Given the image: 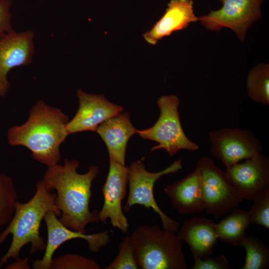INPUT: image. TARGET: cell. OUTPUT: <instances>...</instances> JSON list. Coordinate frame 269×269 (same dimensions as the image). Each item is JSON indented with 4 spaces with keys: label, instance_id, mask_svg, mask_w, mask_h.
<instances>
[{
    "label": "cell",
    "instance_id": "24",
    "mask_svg": "<svg viewBox=\"0 0 269 269\" xmlns=\"http://www.w3.org/2000/svg\"><path fill=\"white\" fill-rule=\"evenodd\" d=\"M249 211L251 224L269 229V188L260 193L253 200Z\"/></svg>",
    "mask_w": 269,
    "mask_h": 269
},
{
    "label": "cell",
    "instance_id": "17",
    "mask_svg": "<svg viewBox=\"0 0 269 269\" xmlns=\"http://www.w3.org/2000/svg\"><path fill=\"white\" fill-rule=\"evenodd\" d=\"M198 20L194 12L192 0H171L163 16L143 37L149 44L155 45L162 38Z\"/></svg>",
    "mask_w": 269,
    "mask_h": 269
},
{
    "label": "cell",
    "instance_id": "22",
    "mask_svg": "<svg viewBox=\"0 0 269 269\" xmlns=\"http://www.w3.org/2000/svg\"><path fill=\"white\" fill-rule=\"evenodd\" d=\"M18 195L11 177L0 172V228L11 220Z\"/></svg>",
    "mask_w": 269,
    "mask_h": 269
},
{
    "label": "cell",
    "instance_id": "19",
    "mask_svg": "<svg viewBox=\"0 0 269 269\" xmlns=\"http://www.w3.org/2000/svg\"><path fill=\"white\" fill-rule=\"evenodd\" d=\"M215 224L218 239L232 246L242 247L246 231L251 224L249 211L235 208Z\"/></svg>",
    "mask_w": 269,
    "mask_h": 269
},
{
    "label": "cell",
    "instance_id": "1",
    "mask_svg": "<svg viewBox=\"0 0 269 269\" xmlns=\"http://www.w3.org/2000/svg\"><path fill=\"white\" fill-rule=\"evenodd\" d=\"M79 166L77 159L65 158L63 165L48 167L42 180L48 191L57 192L55 205L61 213L60 221L72 230L86 233L88 224L100 221L99 211L89 209L92 182L100 168L90 165L87 172L80 174Z\"/></svg>",
    "mask_w": 269,
    "mask_h": 269
},
{
    "label": "cell",
    "instance_id": "2",
    "mask_svg": "<svg viewBox=\"0 0 269 269\" xmlns=\"http://www.w3.org/2000/svg\"><path fill=\"white\" fill-rule=\"evenodd\" d=\"M69 121L60 109L39 100L30 109L25 123L8 129V144L24 146L31 151L34 159L47 167L53 166L61 160L60 146L69 135Z\"/></svg>",
    "mask_w": 269,
    "mask_h": 269
},
{
    "label": "cell",
    "instance_id": "23",
    "mask_svg": "<svg viewBox=\"0 0 269 269\" xmlns=\"http://www.w3.org/2000/svg\"><path fill=\"white\" fill-rule=\"evenodd\" d=\"M94 259L76 254H66L52 259L49 269H100Z\"/></svg>",
    "mask_w": 269,
    "mask_h": 269
},
{
    "label": "cell",
    "instance_id": "7",
    "mask_svg": "<svg viewBox=\"0 0 269 269\" xmlns=\"http://www.w3.org/2000/svg\"><path fill=\"white\" fill-rule=\"evenodd\" d=\"M205 203V210L216 218L230 213L243 201L239 191L223 171L209 157L203 156L197 162Z\"/></svg>",
    "mask_w": 269,
    "mask_h": 269
},
{
    "label": "cell",
    "instance_id": "3",
    "mask_svg": "<svg viewBox=\"0 0 269 269\" xmlns=\"http://www.w3.org/2000/svg\"><path fill=\"white\" fill-rule=\"evenodd\" d=\"M36 187L34 195L28 201L16 202L11 220L0 233V245L12 235L11 244L0 259V268L10 259L19 257L21 249L27 244H31L30 256L44 251L46 243L39 233L41 222L49 211L54 212L58 217L61 214L55 205L56 194L46 189L42 179L36 183Z\"/></svg>",
    "mask_w": 269,
    "mask_h": 269
},
{
    "label": "cell",
    "instance_id": "14",
    "mask_svg": "<svg viewBox=\"0 0 269 269\" xmlns=\"http://www.w3.org/2000/svg\"><path fill=\"white\" fill-rule=\"evenodd\" d=\"M77 95L79 106L75 116L66 124L69 135L96 132L100 125L124 110L123 107L108 101L103 94H90L78 89Z\"/></svg>",
    "mask_w": 269,
    "mask_h": 269
},
{
    "label": "cell",
    "instance_id": "28",
    "mask_svg": "<svg viewBox=\"0 0 269 269\" xmlns=\"http://www.w3.org/2000/svg\"><path fill=\"white\" fill-rule=\"evenodd\" d=\"M13 263L9 264L5 268L6 269H30L28 258L20 259L19 257L14 260Z\"/></svg>",
    "mask_w": 269,
    "mask_h": 269
},
{
    "label": "cell",
    "instance_id": "4",
    "mask_svg": "<svg viewBox=\"0 0 269 269\" xmlns=\"http://www.w3.org/2000/svg\"><path fill=\"white\" fill-rule=\"evenodd\" d=\"M130 237L138 269H187L182 241L175 232L141 225Z\"/></svg>",
    "mask_w": 269,
    "mask_h": 269
},
{
    "label": "cell",
    "instance_id": "10",
    "mask_svg": "<svg viewBox=\"0 0 269 269\" xmlns=\"http://www.w3.org/2000/svg\"><path fill=\"white\" fill-rule=\"evenodd\" d=\"M109 157V171L102 188L104 204L98 216L101 222L110 219L113 227L123 233H126L129 224L123 211L122 204L127 195L128 166L122 165Z\"/></svg>",
    "mask_w": 269,
    "mask_h": 269
},
{
    "label": "cell",
    "instance_id": "18",
    "mask_svg": "<svg viewBox=\"0 0 269 269\" xmlns=\"http://www.w3.org/2000/svg\"><path fill=\"white\" fill-rule=\"evenodd\" d=\"M128 112L120 113L98 127L97 132L105 142L109 154L116 162L125 164L126 151L129 139L137 134Z\"/></svg>",
    "mask_w": 269,
    "mask_h": 269
},
{
    "label": "cell",
    "instance_id": "9",
    "mask_svg": "<svg viewBox=\"0 0 269 269\" xmlns=\"http://www.w3.org/2000/svg\"><path fill=\"white\" fill-rule=\"evenodd\" d=\"M264 0H219L222 7L198 17L201 24L211 31L223 27L233 30L240 40L245 38L248 29L261 16Z\"/></svg>",
    "mask_w": 269,
    "mask_h": 269
},
{
    "label": "cell",
    "instance_id": "16",
    "mask_svg": "<svg viewBox=\"0 0 269 269\" xmlns=\"http://www.w3.org/2000/svg\"><path fill=\"white\" fill-rule=\"evenodd\" d=\"M163 190L179 214L199 213L205 209L200 174L196 168L183 178L166 186Z\"/></svg>",
    "mask_w": 269,
    "mask_h": 269
},
{
    "label": "cell",
    "instance_id": "6",
    "mask_svg": "<svg viewBox=\"0 0 269 269\" xmlns=\"http://www.w3.org/2000/svg\"><path fill=\"white\" fill-rule=\"evenodd\" d=\"M182 169V160L178 159L169 166L156 172L147 171L140 160L133 162L128 167L129 191L127 200L124 206L128 212L135 205L152 209L161 219L163 228L176 233L180 223L166 215L159 208L155 201L153 188L156 182L162 176L175 173Z\"/></svg>",
    "mask_w": 269,
    "mask_h": 269
},
{
    "label": "cell",
    "instance_id": "20",
    "mask_svg": "<svg viewBox=\"0 0 269 269\" xmlns=\"http://www.w3.org/2000/svg\"><path fill=\"white\" fill-rule=\"evenodd\" d=\"M249 97L262 105L269 104V66L261 63L249 72L246 82Z\"/></svg>",
    "mask_w": 269,
    "mask_h": 269
},
{
    "label": "cell",
    "instance_id": "26",
    "mask_svg": "<svg viewBox=\"0 0 269 269\" xmlns=\"http://www.w3.org/2000/svg\"><path fill=\"white\" fill-rule=\"evenodd\" d=\"M191 269H229V263L224 255L194 260Z\"/></svg>",
    "mask_w": 269,
    "mask_h": 269
},
{
    "label": "cell",
    "instance_id": "5",
    "mask_svg": "<svg viewBox=\"0 0 269 269\" xmlns=\"http://www.w3.org/2000/svg\"><path fill=\"white\" fill-rule=\"evenodd\" d=\"M180 99L175 95H163L157 100L160 111L155 123L150 128L138 130L139 136L158 143L151 151L165 149L172 156L181 150L196 151L199 146L190 140L185 134L180 122L178 107Z\"/></svg>",
    "mask_w": 269,
    "mask_h": 269
},
{
    "label": "cell",
    "instance_id": "21",
    "mask_svg": "<svg viewBox=\"0 0 269 269\" xmlns=\"http://www.w3.org/2000/svg\"><path fill=\"white\" fill-rule=\"evenodd\" d=\"M242 247L246 250L245 262L242 269H267L269 266V250L258 238L246 236Z\"/></svg>",
    "mask_w": 269,
    "mask_h": 269
},
{
    "label": "cell",
    "instance_id": "25",
    "mask_svg": "<svg viewBox=\"0 0 269 269\" xmlns=\"http://www.w3.org/2000/svg\"><path fill=\"white\" fill-rule=\"evenodd\" d=\"M104 269H137L133 247L130 236H126L120 243L119 253L113 261Z\"/></svg>",
    "mask_w": 269,
    "mask_h": 269
},
{
    "label": "cell",
    "instance_id": "12",
    "mask_svg": "<svg viewBox=\"0 0 269 269\" xmlns=\"http://www.w3.org/2000/svg\"><path fill=\"white\" fill-rule=\"evenodd\" d=\"M225 172L244 200L253 201L269 188V158L262 153L226 168Z\"/></svg>",
    "mask_w": 269,
    "mask_h": 269
},
{
    "label": "cell",
    "instance_id": "8",
    "mask_svg": "<svg viewBox=\"0 0 269 269\" xmlns=\"http://www.w3.org/2000/svg\"><path fill=\"white\" fill-rule=\"evenodd\" d=\"M212 155L227 168L262 153L263 146L250 130L225 128L208 133Z\"/></svg>",
    "mask_w": 269,
    "mask_h": 269
},
{
    "label": "cell",
    "instance_id": "11",
    "mask_svg": "<svg viewBox=\"0 0 269 269\" xmlns=\"http://www.w3.org/2000/svg\"><path fill=\"white\" fill-rule=\"evenodd\" d=\"M43 220L47 230V241L44 254L41 259L34 261L32 267L34 269H49L53 256L56 250L65 242L76 239L87 241L89 250L98 253L110 242L109 231L87 234L72 230L64 226L57 215L52 211H48Z\"/></svg>",
    "mask_w": 269,
    "mask_h": 269
},
{
    "label": "cell",
    "instance_id": "13",
    "mask_svg": "<svg viewBox=\"0 0 269 269\" xmlns=\"http://www.w3.org/2000/svg\"><path fill=\"white\" fill-rule=\"evenodd\" d=\"M33 38L30 30L19 33L13 30L0 38V96H5L10 87L7 75L10 69L32 62L35 52Z\"/></svg>",
    "mask_w": 269,
    "mask_h": 269
},
{
    "label": "cell",
    "instance_id": "27",
    "mask_svg": "<svg viewBox=\"0 0 269 269\" xmlns=\"http://www.w3.org/2000/svg\"><path fill=\"white\" fill-rule=\"evenodd\" d=\"M12 0H0V38L13 30L11 25Z\"/></svg>",
    "mask_w": 269,
    "mask_h": 269
},
{
    "label": "cell",
    "instance_id": "15",
    "mask_svg": "<svg viewBox=\"0 0 269 269\" xmlns=\"http://www.w3.org/2000/svg\"><path fill=\"white\" fill-rule=\"evenodd\" d=\"M214 222L203 217L185 220L176 233L189 247L193 260L204 259L212 254L218 238Z\"/></svg>",
    "mask_w": 269,
    "mask_h": 269
}]
</instances>
